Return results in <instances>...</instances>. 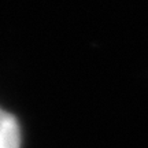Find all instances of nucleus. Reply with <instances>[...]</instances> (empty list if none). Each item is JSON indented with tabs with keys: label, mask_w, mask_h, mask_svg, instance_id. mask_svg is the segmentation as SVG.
I'll list each match as a JSON object with an SVG mask.
<instances>
[{
	"label": "nucleus",
	"mask_w": 148,
	"mask_h": 148,
	"mask_svg": "<svg viewBox=\"0 0 148 148\" xmlns=\"http://www.w3.org/2000/svg\"><path fill=\"white\" fill-rule=\"evenodd\" d=\"M0 148H21L19 123L3 108H0Z\"/></svg>",
	"instance_id": "obj_1"
}]
</instances>
